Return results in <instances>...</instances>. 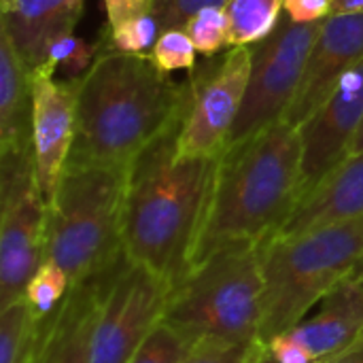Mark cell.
Wrapping results in <instances>:
<instances>
[{
  "label": "cell",
  "instance_id": "obj_1",
  "mask_svg": "<svg viewBox=\"0 0 363 363\" xmlns=\"http://www.w3.org/2000/svg\"><path fill=\"white\" fill-rule=\"evenodd\" d=\"M183 119L151 140L130 164L123 196V253L179 287L191 272V259L217 157H177Z\"/></svg>",
  "mask_w": 363,
  "mask_h": 363
},
{
  "label": "cell",
  "instance_id": "obj_2",
  "mask_svg": "<svg viewBox=\"0 0 363 363\" xmlns=\"http://www.w3.org/2000/svg\"><path fill=\"white\" fill-rule=\"evenodd\" d=\"M189 81H170L151 55L104 49L77 94L68 164L130 166L162 132L185 119Z\"/></svg>",
  "mask_w": 363,
  "mask_h": 363
},
{
  "label": "cell",
  "instance_id": "obj_3",
  "mask_svg": "<svg viewBox=\"0 0 363 363\" xmlns=\"http://www.w3.org/2000/svg\"><path fill=\"white\" fill-rule=\"evenodd\" d=\"M302 200L300 130L279 121L225 147L196 242L191 270L221 249L272 238Z\"/></svg>",
  "mask_w": 363,
  "mask_h": 363
},
{
  "label": "cell",
  "instance_id": "obj_4",
  "mask_svg": "<svg viewBox=\"0 0 363 363\" xmlns=\"http://www.w3.org/2000/svg\"><path fill=\"white\" fill-rule=\"evenodd\" d=\"M128 168L68 164L47 204L45 259L57 264L72 285L100 279L123 257Z\"/></svg>",
  "mask_w": 363,
  "mask_h": 363
},
{
  "label": "cell",
  "instance_id": "obj_5",
  "mask_svg": "<svg viewBox=\"0 0 363 363\" xmlns=\"http://www.w3.org/2000/svg\"><path fill=\"white\" fill-rule=\"evenodd\" d=\"M363 255V215L262 242L264 311L255 342L291 330L345 279Z\"/></svg>",
  "mask_w": 363,
  "mask_h": 363
},
{
  "label": "cell",
  "instance_id": "obj_6",
  "mask_svg": "<svg viewBox=\"0 0 363 363\" xmlns=\"http://www.w3.org/2000/svg\"><path fill=\"white\" fill-rule=\"evenodd\" d=\"M264 311L262 245L217 251L172 289L164 319L194 342L219 338L251 347Z\"/></svg>",
  "mask_w": 363,
  "mask_h": 363
},
{
  "label": "cell",
  "instance_id": "obj_7",
  "mask_svg": "<svg viewBox=\"0 0 363 363\" xmlns=\"http://www.w3.org/2000/svg\"><path fill=\"white\" fill-rule=\"evenodd\" d=\"M0 308L26 296L45 262L47 202L40 194L32 145L0 151Z\"/></svg>",
  "mask_w": 363,
  "mask_h": 363
},
{
  "label": "cell",
  "instance_id": "obj_8",
  "mask_svg": "<svg viewBox=\"0 0 363 363\" xmlns=\"http://www.w3.org/2000/svg\"><path fill=\"white\" fill-rule=\"evenodd\" d=\"M172 285L123 257L100 277L91 325V363H128L164 319Z\"/></svg>",
  "mask_w": 363,
  "mask_h": 363
},
{
  "label": "cell",
  "instance_id": "obj_9",
  "mask_svg": "<svg viewBox=\"0 0 363 363\" xmlns=\"http://www.w3.org/2000/svg\"><path fill=\"white\" fill-rule=\"evenodd\" d=\"M323 21L296 23L283 17L279 28L251 45V77L247 94L225 147L238 145L283 121L304 72L313 40Z\"/></svg>",
  "mask_w": 363,
  "mask_h": 363
},
{
  "label": "cell",
  "instance_id": "obj_10",
  "mask_svg": "<svg viewBox=\"0 0 363 363\" xmlns=\"http://www.w3.org/2000/svg\"><path fill=\"white\" fill-rule=\"evenodd\" d=\"M251 60V47H230L223 57L194 68L177 157H217L223 153L247 94Z\"/></svg>",
  "mask_w": 363,
  "mask_h": 363
},
{
  "label": "cell",
  "instance_id": "obj_11",
  "mask_svg": "<svg viewBox=\"0 0 363 363\" xmlns=\"http://www.w3.org/2000/svg\"><path fill=\"white\" fill-rule=\"evenodd\" d=\"M363 336V289L345 279L291 330L253 342L247 363H325Z\"/></svg>",
  "mask_w": 363,
  "mask_h": 363
},
{
  "label": "cell",
  "instance_id": "obj_12",
  "mask_svg": "<svg viewBox=\"0 0 363 363\" xmlns=\"http://www.w3.org/2000/svg\"><path fill=\"white\" fill-rule=\"evenodd\" d=\"M81 79H55L47 70H30V145L36 181L49 204L68 166L77 130V94Z\"/></svg>",
  "mask_w": 363,
  "mask_h": 363
},
{
  "label": "cell",
  "instance_id": "obj_13",
  "mask_svg": "<svg viewBox=\"0 0 363 363\" xmlns=\"http://www.w3.org/2000/svg\"><path fill=\"white\" fill-rule=\"evenodd\" d=\"M362 121L363 60L336 83L311 119L298 128L302 138V198L349 155Z\"/></svg>",
  "mask_w": 363,
  "mask_h": 363
},
{
  "label": "cell",
  "instance_id": "obj_14",
  "mask_svg": "<svg viewBox=\"0 0 363 363\" xmlns=\"http://www.w3.org/2000/svg\"><path fill=\"white\" fill-rule=\"evenodd\" d=\"M362 60L363 15L345 13L323 19L313 40L298 91L283 121L296 128L308 121L311 115L325 102L336 83Z\"/></svg>",
  "mask_w": 363,
  "mask_h": 363
},
{
  "label": "cell",
  "instance_id": "obj_15",
  "mask_svg": "<svg viewBox=\"0 0 363 363\" xmlns=\"http://www.w3.org/2000/svg\"><path fill=\"white\" fill-rule=\"evenodd\" d=\"M81 11L77 0H0V30L26 68L36 70L45 64L49 45L74 30Z\"/></svg>",
  "mask_w": 363,
  "mask_h": 363
},
{
  "label": "cell",
  "instance_id": "obj_16",
  "mask_svg": "<svg viewBox=\"0 0 363 363\" xmlns=\"http://www.w3.org/2000/svg\"><path fill=\"white\" fill-rule=\"evenodd\" d=\"M359 215H363V151L347 155L308 191L274 236H296Z\"/></svg>",
  "mask_w": 363,
  "mask_h": 363
},
{
  "label": "cell",
  "instance_id": "obj_17",
  "mask_svg": "<svg viewBox=\"0 0 363 363\" xmlns=\"http://www.w3.org/2000/svg\"><path fill=\"white\" fill-rule=\"evenodd\" d=\"M100 279L72 285L60 308L45 319L34 363H91V325Z\"/></svg>",
  "mask_w": 363,
  "mask_h": 363
},
{
  "label": "cell",
  "instance_id": "obj_18",
  "mask_svg": "<svg viewBox=\"0 0 363 363\" xmlns=\"http://www.w3.org/2000/svg\"><path fill=\"white\" fill-rule=\"evenodd\" d=\"M30 70L0 30V151L30 145Z\"/></svg>",
  "mask_w": 363,
  "mask_h": 363
},
{
  "label": "cell",
  "instance_id": "obj_19",
  "mask_svg": "<svg viewBox=\"0 0 363 363\" xmlns=\"http://www.w3.org/2000/svg\"><path fill=\"white\" fill-rule=\"evenodd\" d=\"M43 325L26 300L0 308V363H34Z\"/></svg>",
  "mask_w": 363,
  "mask_h": 363
},
{
  "label": "cell",
  "instance_id": "obj_20",
  "mask_svg": "<svg viewBox=\"0 0 363 363\" xmlns=\"http://www.w3.org/2000/svg\"><path fill=\"white\" fill-rule=\"evenodd\" d=\"M230 47H251L268 38L281 23L285 0H230Z\"/></svg>",
  "mask_w": 363,
  "mask_h": 363
},
{
  "label": "cell",
  "instance_id": "obj_21",
  "mask_svg": "<svg viewBox=\"0 0 363 363\" xmlns=\"http://www.w3.org/2000/svg\"><path fill=\"white\" fill-rule=\"evenodd\" d=\"M100 55L98 43H87L74 32L57 36L45 55V64L36 70H47L51 74L64 72V79H83Z\"/></svg>",
  "mask_w": 363,
  "mask_h": 363
},
{
  "label": "cell",
  "instance_id": "obj_22",
  "mask_svg": "<svg viewBox=\"0 0 363 363\" xmlns=\"http://www.w3.org/2000/svg\"><path fill=\"white\" fill-rule=\"evenodd\" d=\"M70 289L72 283L68 274L57 264L45 259L38 266V270L32 274L23 300L28 302V306L38 319H47L60 308V304L66 300Z\"/></svg>",
  "mask_w": 363,
  "mask_h": 363
},
{
  "label": "cell",
  "instance_id": "obj_23",
  "mask_svg": "<svg viewBox=\"0 0 363 363\" xmlns=\"http://www.w3.org/2000/svg\"><path fill=\"white\" fill-rule=\"evenodd\" d=\"M183 30L204 57H215L221 49L230 47V17L225 6H206L198 11Z\"/></svg>",
  "mask_w": 363,
  "mask_h": 363
},
{
  "label": "cell",
  "instance_id": "obj_24",
  "mask_svg": "<svg viewBox=\"0 0 363 363\" xmlns=\"http://www.w3.org/2000/svg\"><path fill=\"white\" fill-rule=\"evenodd\" d=\"M191 345L194 340L187 338L181 330L160 321L128 363H181L189 353Z\"/></svg>",
  "mask_w": 363,
  "mask_h": 363
},
{
  "label": "cell",
  "instance_id": "obj_25",
  "mask_svg": "<svg viewBox=\"0 0 363 363\" xmlns=\"http://www.w3.org/2000/svg\"><path fill=\"white\" fill-rule=\"evenodd\" d=\"M196 53L198 49L189 34L183 28H170L160 34L149 55L164 74H170L177 70H194Z\"/></svg>",
  "mask_w": 363,
  "mask_h": 363
},
{
  "label": "cell",
  "instance_id": "obj_26",
  "mask_svg": "<svg viewBox=\"0 0 363 363\" xmlns=\"http://www.w3.org/2000/svg\"><path fill=\"white\" fill-rule=\"evenodd\" d=\"M162 34V28L157 19L147 13L132 17L123 21L121 26L113 28L108 38H111V49L121 51V53H145L147 49H153Z\"/></svg>",
  "mask_w": 363,
  "mask_h": 363
},
{
  "label": "cell",
  "instance_id": "obj_27",
  "mask_svg": "<svg viewBox=\"0 0 363 363\" xmlns=\"http://www.w3.org/2000/svg\"><path fill=\"white\" fill-rule=\"evenodd\" d=\"M251 347L219 338H200L191 345L181 363H247Z\"/></svg>",
  "mask_w": 363,
  "mask_h": 363
},
{
  "label": "cell",
  "instance_id": "obj_28",
  "mask_svg": "<svg viewBox=\"0 0 363 363\" xmlns=\"http://www.w3.org/2000/svg\"><path fill=\"white\" fill-rule=\"evenodd\" d=\"M230 0H153L151 15L157 19L162 32L183 28L198 11L206 6H225Z\"/></svg>",
  "mask_w": 363,
  "mask_h": 363
},
{
  "label": "cell",
  "instance_id": "obj_29",
  "mask_svg": "<svg viewBox=\"0 0 363 363\" xmlns=\"http://www.w3.org/2000/svg\"><path fill=\"white\" fill-rule=\"evenodd\" d=\"M285 13L296 23H315L332 15V0H285Z\"/></svg>",
  "mask_w": 363,
  "mask_h": 363
},
{
  "label": "cell",
  "instance_id": "obj_30",
  "mask_svg": "<svg viewBox=\"0 0 363 363\" xmlns=\"http://www.w3.org/2000/svg\"><path fill=\"white\" fill-rule=\"evenodd\" d=\"M104 9L108 19V30H113L132 17L151 13L153 0H104Z\"/></svg>",
  "mask_w": 363,
  "mask_h": 363
},
{
  "label": "cell",
  "instance_id": "obj_31",
  "mask_svg": "<svg viewBox=\"0 0 363 363\" xmlns=\"http://www.w3.org/2000/svg\"><path fill=\"white\" fill-rule=\"evenodd\" d=\"M359 13L363 15V0H332V15Z\"/></svg>",
  "mask_w": 363,
  "mask_h": 363
},
{
  "label": "cell",
  "instance_id": "obj_32",
  "mask_svg": "<svg viewBox=\"0 0 363 363\" xmlns=\"http://www.w3.org/2000/svg\"><path fill=\"white\" fill-rule=\"evenodd\" d=\"M325 363H363V349L351 347L345 353H340L338 357H334V359H330V362Z\"/></svg>",
  "mask_w": 363,
  "mask_h": 363
},
{
  "label": "cell",
  "instance_id": "obj_33",
  "mask_svg": "<svg viewBox=\"0 0 363 363\" xmlns=\"http://www.w3.org/2000/svg\"><path fill=\"white\" fill-rule=\"evenodd\" d=\"M349 281L357 283L363 289V255L357 259V264L353 266V270H351V274H349Z\"/></svg>",
  "mask_w": 363,
  "mask_h": 363
},
{
  "label": "cell",
  "instance_id": "obj_34",
  "mask_svg": "<svg viewBox=\"0 0 363 363\" xmlns=\"http://www.w3.org/2000/svg\"><path fill=\"white\" fill-rule=\"evenodd\" d=\"M362 151H363V121H362V125H359V130H357V134H355V138L351 140L349 155H351V153H362Z\"/></svg>",
  "mask_w": 363,
  "mask_h": 363
},
{
  "label": "cell",
  "instance_id": "obj_35",
  "mask_svg": "<svg viewBox=\"0 0 363 363\" xmlns=\"http://www.w3.org/2000/svg\"><path fill=\"white\" fill-rule=\"evenodd\" d=\"M77 2H81V4H83V0H77Z\"/></svg>",
  "mask_w": 363,
  "mask_h": 363
},
{
  "label": "cell",
  "instance_id": "obj_36",
  "mask_svg": "<svg viewBox=\"0 0 363 363\" xmlns=\"http://www.w3.org/2000/svg\"><path fill=\"white\" fill-rule=\"evenodd\" d=\"M359 340H363V336H362V338H359Z\"/></svg>",
  "mask_w": 363,
  "mask_h": 363
}]
</instances>
